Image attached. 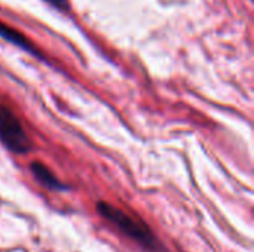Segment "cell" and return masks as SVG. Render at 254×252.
Here are the masks:
<instances>
[{
	"mask_svg": "<svg viewBox=\"0 0 254 252\" xmlns=\"http://www.w3.org/2000/svg\"><path fill=\"white\" fill-rule=\"evenodd\" d=\"M97 212L113 224L124 236L137 242L146 252H170L161 244V241H158L152 229L138 217L129 215L121 208L104 201L97 203Z\"/></svg>",
	"mask_w": 254,
	"mask_h": 252,
	"instance_id": "obj_1",
	"label": "cell"
},
{
	"mask_svg": "<svg viewBox=\"0 0 254 252\" xmlns=\"http://www.w3.org/2000/svg\"><path fill=\"white\" fill-rule=\"evenodd\" d=\"M0 141L9 151L16 154H27L33 149L21 120L7 105H0Z\"/></svg>",
	"mask_w": 254,
	"mask_h": 252,
	"instance_id": "obj_2",
	"label": "cell"
},
{
	"mask_svg": "<svg viewBox=\"0 0 254 252\" xmlns=\"http://www.w3.org/2000/svg\"><path fill=\"white\" fill-rule=\"evenodd\" d=\"M30 169H31L33 177L43 187H46L49 190H54V192H63V190L67 189L45 163H42V162H33L30 165Z\"/></svg>",
	"mask_w": 254,
	"mask_h": 252,
	"instance_id": "obj_3",
	"label": "cell"
},
{
	"mask_svg": "<svg viewBox=\"0 0 254 252\" xmlns=\"http://www.w3.org/2000/svg\"><path fill=\"white\" fill-rule=\"evenodd\" d=\"M0 37L4 39L6 42L15 45V46L21 48L22 50L31 53V55H36V56H40V55H42V53L37 50V48H36V46H34V45H33L21 31L12 28L10 25L4 24V22H1V21H0Z\"/></svg>",
	"mask_w": 254,
	"mask_h": 252,
	"instance_id": "obj_4",
	"label": "cell"
},
{
	"mask_svg": "<svg viewBox=\"0 0 254 252\" xmlns=\"http://www.w3.org/2000/svg\"><path fill=\"white\" fill-rule=\"evenodd\" d=\"M48 3H51L52 6L58 7V9H67L68 6V0H45Z\"/></svg>",
	"mask_w": 254,
	"mask_h": 252,
	"instance_id": "obj_5",
	"label": "cell"
}]
</instances>
